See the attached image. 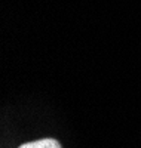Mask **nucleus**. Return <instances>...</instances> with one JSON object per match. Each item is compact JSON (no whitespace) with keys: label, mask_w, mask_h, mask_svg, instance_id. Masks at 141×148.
Masks as SVG:
<instances>
[{"label":"nucleus","mask_w":141,"mask_h":148,"mask_svg":"<svg viewBox=\"0 0 141 148\" xmlns=\"http://www.w3.org/2000/svg\"><path fill=\"white\" fill-rule=\"evenodd\" d=\"M18 148H62V147L54 138H43V139H37V141H31V142H25V144L19 145Z\"/></svg>","instance_id":"obj_1"}]
</instances>
